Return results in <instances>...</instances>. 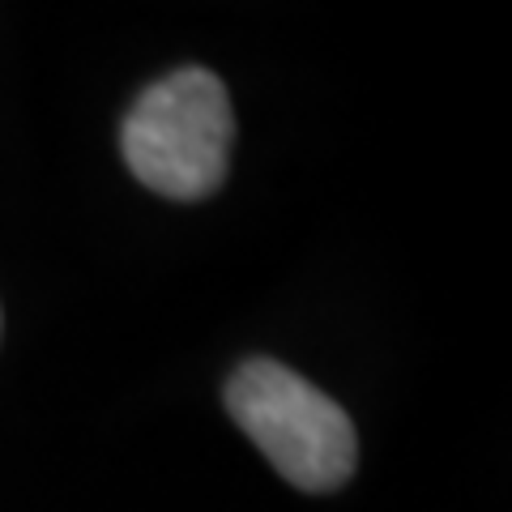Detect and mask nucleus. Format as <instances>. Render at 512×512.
<instances>
[{
  "mask_svg": "<svg viewBox=\"0 0 512 512\" xmlns=\"http://www.w3.org/2000/svg\"><path fill=\"white\" fill-rule=\"evenodd\" d=\"M235 116L222 77L210 69H175L154 82L120 128L128 171L171 201H201L227 180Z\"/></svg>",
  "mask_w": 512,
  "mask_h": 512,
  "instance_id": "1",
  "label": "nucleus"
},
{
  "mask_svg": "<svg viewBox=\"0 0 512 512\" xmlns=\"http://www.w3.org/2000/svg\"><path fill=\"white\" fill-rule=\"evenodd\" d=\"M227 410L291 487L325 495L355 474L359 436L350 414L291 367L248 359L227 384Z\"/></svg>",
  "mask_w": 512,
  "mask_h": 512,
  "instance_id": "2",
  "label": "nucleus"
}]
</instances>
